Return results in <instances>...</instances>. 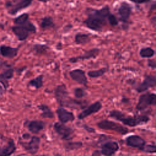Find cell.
Instances as JSON below:
<instances>
[{
  "label": "cell",
  "instance_id": "603a6c76",
  "mask_svg": "<svg viewBox=\"0 0 156 156\" xmlns=\"http://www.w3.org/2000/svg\"><path fill=\"white\" fill-rule=\"evenodd\" d=\"M40 26L43 29L53 28L55 26L53 19L50 16H46L41 19Z\"/></svg>",
  "mask_w": 156,
  "mask_h": 156
},
{
  "label": "cell",
  "instance_id": "ba28073f",
  "mask_svg": "<svg viewBox=\"0 0 156 156\" xmlns=\"http://www.w3.org/2000/svg\"><path fill=\"white\" fill-rule=\"evenodd\" d=\"M54 129L63 140H69L72 139L74 130L71 127L65 126L63 123L55 122L54 124Z\"/></svg>",
  "mask_w": 156,
  "mask_h": 156
},
{
  "label": "cell",
  "instance_id": "9c48e42d",
  "mask_svg": "<svg viewBox=\"0 0 156 156\" xmlns=\"http://www.w3.org/2000/svg\"><path fill=\"white\" fill-rule=\"evenodd\" d=\"M156 85V77L154 75H146L143 81L140 83L136 88L138 93H142L147 90L150 88Z\"/></svg>",
  "mask_w": 156,
  "mask_h": 156
},
{
  "label": "cell",
  "instance_id": "d6986e66",
  "mask_svg": "<svg viewBox=\"0 0 156 156\" xmlns=\"http://www.w3.org/2000/svg\"><path fill=\"white\" fill-rule=\"evenodd\" d=\"M45 124L42 121L34 120L30 121L27 124V128L29 130L33 133H38L40 131L44 129Z\"/></svg>",
  "mask_w": 156,
  "mask_h": 156
},
{
  "label": "cell",
  "instance_id": "d4e9b609",
  "mask_svg": "<svg viewBox=\"0 0 156 156\" xmlns=\"http://www.w3.org/2000/svg\"><path fill=\"white\" fill-rule=\"evenodd\" d=\"M38 108L41 111V116L45 118H52L54 114L50 108L44 104H41L38 106Z\"/></svg>",
  "mask_w": 156,
  "mask_h": 156
},
{
  "label": "cell",
  "instance_id": "f546056e",
  "mask_svg": "<svg viewBox=\"0 0 156 156\" xmlns=\"http://www.w3.org/2000/svg\"><path fill=\"white\" fill-rule=\"evenodd\" d=\"M49 47L46 44H36L33 46V50L38 54H44Z\"/></svg>",
  "mask_w": 156,
  "mask_h": 156
},
{
  "label": "cell",
  "instance_id": "52a82bcc",
  "mask_svg": "<svg viewBox=\"0 0 156 156\" xmlns=\"http://www.w3.org/2000/svg\"><path fill=\"white\" fill-rule=\"evenodd\" d=\"M156 104V95L155 93H146L141 94L136 105V109L138 111L145 110L149 105Z\"/></svg>",
  "mask_w": 156,
  "mask_h": 156
},
{
  "label": "cell",
  "instance_id": "ab89813d",
  "mask_svg": "<svg viewBox=\"0 0 156 156\" xmlns=\"http://www.w3.org/2000/svg\"><path fill=\"white\" fill-rule=\"evenodd\" d=\"M36 156H48V155H44V154H43V155H36Z\"/></svg>",
  "mask_w": 156,
  "mask_h": 156
},
{
  "label": "cell",
  "instance_id": "5b68a950",
  "mask_svg": "<svg viewBox=\"0 0 156 156\" xmlns=\"http://www.w3.org/2000/svg\"><path fill=\"white\" fill-rule=\"evenodd\" d=\"M33 0H7L5 4L7 12L12 15L28 7Z\"/></svg>",
  "mask_w": 156,
  "mask_h": 156
},
{
  "label": "cell",
  "instance_id": "ffe728a7",
  "mask_svg": "<svg viewBox=\"0 0 156 156\" xmlns=\"http://www.w3.org/2000/svg\"><path fill=\"white\" fill-rule=\"evenodd\" d=\"M13 69L10 68L0 73V83L2 85L5 90L9 87V80L13 77Z\"/></svg>",
  "mask_w": 156,
  "mask_h": 156
},
{
  "label": "cell",
  "instance_id": "484cf974",
  "mask_svg": "<svg viewBox=\"0 0 156 156\" xmlns=\"http://www.w3.org/2000/svg\"><path fill=\"white\" fill-rule=\"evenodd\" d=\"M108 71V68L107 67L102 68L98 70H91L89 71L87 73L88 77L91 78H98L102 76Z\"/></svg>",
  "mask_w": 156,
  "mask_h": 156
},
{
  "label": "cell",
  "instance_id": "d6a6232c",
  "mask_svg": "<svg viewBox=\"0 0 156 156\" xmlns=\"http://www.w3.org/2000/svg\"><path fill=\"white\" fill-rule=\"evenodd\" d=\"M107 20H108L109 24L112 26H115L116 25H118V20L116 18V17L112 13H110L109 15L108 16Z\"/></svg>",
  "mask_w": 156,
  "mask_h": 156
},
{
  "label": "cell",
  "instance_id": "7c38bea8",
  "mask_svg": "<svg viewBox=\"0 0 156 156\" xmlns=\"http://www.w3.org/2000/svg\"><path fill=\"white\" fill-rule=\"evenodd\" d=\"M69 74L73 80L77 82L79 84L87 86L88 80L83 70L80 69H74L70 71Z\"/></svg>",
  "mask_w": 156,
  "mask_h": 156
},
{
  "label": "cell",
  "instance_id": "60d3db41",
  "mask_svg": "<svg viewBox=\"0 0 156 156\" xmlns=\"http://www.w3.org/2000/svg\"><path fill=\"white\" fill-rule=\"evenodd\" d=\"M97 1H99V0H97Z\"/></svg>",
  "mask_w": 156,
  "mask_h": 156
},
{
  "label": "cell",
  "instance_id": "83f0119b",
  "mask_svg": "<svg viewBox=\"0 0 156 156\" xmlns=\"http://www.w3.org/2000/svg\"><path fill=\"white\" fill-rule=\"evenodd\" d=\"M29 15L28 13H23L20 16H18V17H16V18H15L13 20V23L15 25H17V26L23 25L27 21H29Z\"/></svg>",
  "mask_w": 156,
  "mask_h": 156
},
{
  "label": "cell",
  "instance_id": "2e32d148",
  "mask_svg": "<svg viewBox=\"0 0 156 156\" xmlns=\"http://www.w3.org/2000/svg\"><path fill=\"white\" fill-rule=\"evenodd\" d=\"M56 113L59 121L63 124L69 121H73L75 119L74 114L72 112L68 111L63 107L58 108L56 110Z\"/></svg>",
  "mask_w": 156,
  "mask_h": 156
},
{
  "label": "cell",
  "instance_id": "3957f363",
  "mask_svg": "<svg viewBox=\"0 0 156 156\" xmlns=\"http://www.w3.org/2000/svg\"><path fill=\"white\" fill-rule=\"evenodd\" d=\"M109 115L112 118H115V119L122 122L124 124L130 127H135L138 125L146 124L150 119L146 115L129 116L116 110L111 111Z\"/></svg>",
  "mask_w": 156,
  "mask_h": 156
},
{
  "label": "cell",
  "instance_id": "74e56055",
  "mask_svg": "<svg viewBox=\"0 0 156 156\" xmlns=\"http://www.w3.org/2000/svg\"><path fill=\"white\" fill-rule=\"evenodd\" d=\"M3 93H4V90H3V88H2V87L0 85V96H1V95H2Z\"/></svg>",
  "mask_w": 156,
  "mask_h": 156
},
{
  "label": "cell",
  "instance_id": "8992f818",
  "mask_svg": "<svg viewBox=\"0 0 156 156\" xmlns=\"http://www.w3.org/2000/svg\"><path fill=\"white\" fill-rule=\"evenodd\" d=\"M97 126L101 129L115 131L122 135L126 134L128 132V129L127 127L122 126L119 123L108 119H104L99 121L97 123Z\"/></svg>",
  "mask_w": 156,
  "mask_h": 156
},
{
  "label": "cell",
  "instance_id": "6da1fadb",
  "mask_svg": "<svg viewBox=\"0 0 156 156\" xmlns=\"http://www.w3.org/2000/svg\"><path fill=\"white\" fill-rule=\"evenodd\" d=\"M88 16L83 21V23L90 30L101 32L106 24V20L110 13V8L105 5L101 9H88Z\"/></svg>",
  "mask_w": 156,
  "mask_h": 156
},
{
  "label": "cell",
  "instance_id": "9a60e30c",
  "mask_svg": "<svg viewBox=\"0 0 156 156\" xmlns=\"http://www.w3.org/2000/svg\"><path fill=\"white\" fill-rule=\"evenodd\" d=\"M127 145L135 148L141 149L146 144L145 140L142 138L140 136L136 135H133L129 136L126 139Z\"/></svg>",
  "mask_w": 156,
  "mask_h": 156
},
{
  "label": "cell",
  "instance_id": "277c9868",
  "mask_svg": "<svg viewBox=\"0 0 156 156\" xmlns=\"http://www.w3.org/2000/svg\"><path fill=\"white\" fill-rule=\"evenodd\" d=\"M12 30L20 41H24L28 38L30 33H35L37 28L33 23L27 21L23 25L12 26Z\"/></svg>",
  "mask_w": 156,
  "mask_h": 156
},
{
  "label": "cell",
  "instance_id": "30bf717a",
  "mask_svg": "<svg viewBox=\"0 0 156 156\" xmlns=\"http://www.w3.org/2000/svg\"><path fill=\"white\" fill-rule=\"evenodd\" d=\"M100 49L98 48H93L88 51H85L82 55L79 56L71 57L69 59V62L71 63H76L79 60H84L90 58H96L99 54Z\"/></svg>",
  "mask_w": 156,
  "mask_h": 156
},
{
  "label": "cell",
  "instance_id": "8fae6325",
  "mask_svg": "<svg viewBox=\"0 0 156 156\" xmlns=\"http://www.w3.org/2000/svg\"><path fill=\"white\" fill-rule=\"evenodd\" d=\"M119 146L116 141H108L101 146V153L105 156H112L118 150Z\"/></svg>",
  "mask_w": 156,
  "mask_h": 156
},
{
  "label": "cell",
  "instance_id": "4dcf8cb0",
  "mask_svg": "<svg viewBox=\"0 0 156 156\" xmlns=\"http://www.w3.org/2000/svg\"><path fill=\"white\" fill-rule=\"evenodd\" d=\"M144 152H147V153H155L156 151V146L154 144H147L144 145L141 149Z\"/></svg>",
  "mask_w": 156,
  "mask_h": 156
},
{
  "label": "cell",
  "instance_id": "836d02e7",
  "mask_svg": "<svg viewBox=\"0 0 156 156\" xmlns=\"http://www.w3.org/2000/svg\"><path fill=\"white\" fill-rule=\"evenodd\" d=\"M147 64V66L152 69H155L156 68V63L154 59H148Z\"/></svg>",
  "mask_w": 156,
  "mask_h": 156
},
{
  "label": "cell",
  "instance_id": "e575fe53",
  "mask_svg": "<svg viewBox=\"0 0 156 156\" xmlns=\"http://www.w3.org/2000/svg\"><path fill=\"white\" fill-rule=\"evenodd\" d=\"M129 1L137 4H143V3H146L151 1V0H129Z\"/></svg>",
  "mask_w": 156,
  "mask_h": 156
},
{
  "label": "cell",
  "instance_id": "e0dca14e",
  "mask_svg": "<svg viewBox=\"0 0 156 156\" xmlns=\"http://www.w3.org/2000/svg\"><path fill=\"white\" fill-rule=\"evenodd\" d=\"M18 52V48H12L5 45H1L0 46V54L4 57L12 58L16 56Z\"/></svg>",
  "mask_w": 156,
  "mask_h": 156
},
{
  "label": "cell",
  "instance_id": "d590c367",
  "mask_svg": "<svg viewBox=\"0 0 156 156\" xmlns=\"http://www.w3.org/2000/svg\"><path fill=\"white\" fill-rule=\"evenodd\" d=\"M84 128L85 129L88 131V132H94V129L89 127V126H84Z\"/></svg>",
  "mask_w": 156,
  "mask_h": 156
},
{
  "label": "cell",
  "instance_id": "f1b7e54d",
  "mask_svg": "<svg viewBox=\"0 0 156 156\" xmlns=\"http://www.w3.org/2000/svg\"><path fill=\"white\" fill-rule=\"evenodd\" d=\"M82 146V143L80 141L76 142H68L65 144V148L67 151L76 150L80 148Z\"/></svg>",
  "mask_w": 156,
  "mask_h": 156
},
{
  "label": "cell",
  "instance_id": "8d00e7d4",
  "mask_svg": "<svg viewBox=\"0 0 156 156\" xmlns=\"http://www.w3.org/2000/svg\"><path fill=\"white\" fill-rule=\"evenodd\" d=\"M101 152H100L99 151L96 150V151H94L92 153V154H91V156H101Z\"/></svg>",
  "mask_w": 156,
  "mask_h": 156
},
{
  "label": "cell",
  "instance_id": "44dd1931",
  "mask_svg": "<svg viewBox=\"0 0 156 156\" xmlns=\"http://www.w3.org/2000/svg\"><path fill=\"white\" fill-rule=\"evenodd\" d=\"M16 149V146L12 140H10L8 143L4 147H0V156H10Z\"/></svg>",
  "mask_w": 156,
  "mask_h": 156
},
{
  "label": "cell",
  "instance_id": "5bb4252c",
  "mask_svg": "<svg viewBox=\"0 0 156 156\" xmlns=\"http://www.w3.org/2000/svg\"><path fill=\"white\" fill-rule=\"evenodd\" d=\"M132 13L131 6L126 2L121 3L118 9V15L119 20L123 23H127Z\"/></svg>",
  "mask_w": 156,
  "mask_h": 156
},
{
  "label": "cell",
  "instance_id": "cb8c5ba5",
  "mask_svg": "<svg viewBox=\"0 0 156 156\" xmlns=\"http://www.w3.org/2000/svg\"><path fill=\"white\" fill-rule=\"evenodd\" d=\"M43 75L41 74L38 76L37 77L31 79L28 85L30 87H34L36 89H39L43 85Z\"/></svg>",
  "mask_w": 156,
  "mask_h": 156
},
{
  "label": "cell",
  "instance_id": "7a4b0ae2",
  "mask_svg": "<svg viewBox=\"0 0 156 156\" xmlns=\"http://www.w3.org/2000/svg\"><path fill=\"white\" fill-rule=\"evenodd\" d=\"M54 96L57 102L62 107H66L71 108H84L83 103L78 101L69 97L65 84L58 85L54 90Z\"/></svg>",
  "mask_w": 156,
  "mask_h": 156
},
{
  "label": "cell",
  "instance_id": "f35d334b",
  "mask_svg": "<svg viewBox=\"0 0 156 156\" xmlns=\"http://www.w3.org/2000/svg\"><path fill=\"white\" fill-rule=\"evenodd\" d=\"M38 1H40V2H44V3H46L47 2H48L50 0H38Z\"/></svg>",
  "mask_w": 156,
  "mask_h": 156
},
{
  "label": "cell",
  "instance_id": "4316f807",
  "mask_svg": "<svg viewBox=\"0 0 156 156\" xmlns=\"http://www.w3.org/2000/svg\"><path fill=\"white\" fill-rule=\"evenodd\" d=\"M139 54L142 58H151L155 55V51L150 47H146L141 48Z\"/></svg>",
  "mask_w": 156,
  "mask_h": 156
},
{
  "label": "cell",
  "instance_id": "ac0fdd59",
  "mask_svg": "<svg viewBox=\"0 0 156 156\" xmlns=\"http://www.w3.org/2000/svg\"><path fill=\"white\" fill-rule=\"evenodd\" d=\"M40 143V139L38 136H34L31 138L30 141L24 146L25 149L31 154L37 152Z\"/></svg>",
  "mask_w": 156,
  "mask_h": 156
},
{
  "label": "cell",
  "instance_id": "4fadbf2b",
  "mask_svg": "<svg viewBox=\"0 0 156 156\" xmlns=\"http://www.w3.org/2000/svg\"><path fill=\"white\" fill-rule=\"evenodd\" d=\"M102 108V104L99 101H96L93 104L88 106L82 112H81L77 116L79 119H83L86 117L99 112Z\"/></svg>",
  "mask_w": 156,
  "mask_h": 156
},
{
  "label": "cell",
  "instance_id": "7402d4cb",
  "mask_svg": "<svg viewBox=\"0 0 156 156\" xmlns=\"http://www.w3.org/2000/svg\"><path fill=\"white\" fill-rule=\"evenodd\" d=\"M74 41L77 44H85L91 41V38L88 34L77 33L75 35Z\"/></svg>",
  "mask_w": 156,
  "mask_h": 156
},
{
  "label": "cell",
  "instance_id": "1f68e13d",
  "mask_svg": "<svg viewBox=\"0 0 156 156\" xmlns=\"http://www.w3.org/2000/svg\"><path fill=\"white\" fill-rule=\"evenodd\" d=\"M74 94L76 98L79 99L83 98L86 94V93L82 88H76L74 90Z\"/></svg>",
  "mask_w": 156,
  "mask_h": 156
}]
</instances>
